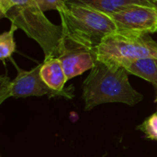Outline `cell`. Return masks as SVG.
<instances>
[{
    "mask_svg": "<svg viewBox=\"0 0 157 157\" xmlns=\"http://www.w3.org/2000/svg\"><path fill=\"white\" fill-rule=\"evenodd\" d=\"M129 73L121 66L107 64L96 60L95 66L83 83V98L85 110L104 103H124L135 106L143 100L130 84Z\"/></svg>",
    "mask_w": 157,
    "mask_h": 157,
    "instance_id": "cell-1",
    "label": "cell"
},
{
    "mask_svg": "<svg viewBox=\"0 0 157 157\" xmlns=\"http://www.w3.org/2000/svg\"><path fill=\"white\" fill-rule=\"evenodd\" d=\"M58 12L63 40L94 52L107 36L118 31L117 25L109 15L90 7L67 3Z\"/></svg>",
    "mask_w": 157,
    "mask_h": 157,
    "instance_id": "cell-2",
    "label": "cell"
},
{
    "mask_svg": "<svg viewBox=\"0 0 157 157\" xmlns=\"http://www.w3.org/2000/svg\"><path fill=\"white\" fill-rule=\"evenodd\" d=\"M4 17L23 30L42 49L45 58L58 57L63 40V27L50 21L35 0L15 6Z\"/></svg>",
    "mask_w": 157,
    "mask_h": 157,
    "instance_id": "cell-3",
    "label": "cell"
},
{
    "mask_svg": "<svg viewBox=\"0 0 157 157\" xmlns=\"http://www.w3.org/2000/svg\"><path fill=\"white\" fill-rule=\"evenodd\" d=\"M95 56L99 62L116 66L138 59H157V42L147 33L118 30L101 41Z\"/></svg>",
    "mask_w": 157,
    "mask_h": 157,
    "instance_id": "cell-4",
    "label": "cell"
},
{
    "mask_svg": "<svg viewBox=\"0 0 157 157\" xmlns=\"http://www.w3.org/2000/svg\"><path fill=\"white\" fill-rule=\"evenodd\" d=\"M11 61L17 68V75L13 81H10L6 75L0 77V103L10 97L19 98L32 96L57 95L43 82L40 76L41 63L29 71H25L19 68L12 59Z\"/></svg>",
    "mask_w": 157,
    "mask_h": 157,
    "instance_id": "cell-5",
    "label": "cell"
},
{
    "mask_svg": "<svg viewBox=\"0 0 157 157\" xmlns=\"http://www.w3.org/2000/svg\"><path fill=\"white\" fill-rule=\"evenodd\" d=\"M109 17L117 25L118 30L147 34L157 31V7L134 5Z\"/></svg>",
    "mask_w": 157,
    "mask_h": 157,
    "instance_id": "cell-6",
    "label": "cell"
},
{
    "mask_svg": "<svg viewBox=\"0 0 157 157\" xmlns=\"http://www.w3.org/2000/svg\"><path fill=\"white\" fill-rule=\"evenodd\" d=\"M58 58L63 64L67 80L91 70L96 63V56L93 51L71 44L63 40H62Z\"/></svg>",
    "mask_w": 157,
    "mask_h": 157,
    "instance_id": "cell-7",
    "label": "cell"
},
{
    "mask_svg": "<svg viewBox=\"0 0 157 157\" xmlns=\"http://www.w3.org/2000/svg\"><path fill=\"white\" fill-rule=\"evenodd\" d=\"M40 76L43 82L57 95L68 97L67 92L63 90L64 85L68 80L63 68V64L58 57L44 59L41 63Z\"/></svg>",
    "mask_w": 157,
    "mask_h": 157,
    "instance_id": "cell-8",
    "label": "cell"
},
{
    "mask_svg": "<svg viewBox=\"0 0 157 157\" xmlns=\"http://www.w3.org/2000/svg\"><path fill=\"white\" fill-rule=\"evenodd\" d=\"M66 2L90 7L109 16L134 5L157 7V0H66Z\"/></svg>",
    "mask_w": 157,
    "mask_h": 157,
    "instance_id": "cell-9",
    "label": "cell"
},
{
    "mask_svg": "<svg viewBox=\"0 0 157 157\" xmlns=\"http://www.w3.org/2000/svg\"><path fill=\"white\" fill-rule=\"evenodd\" d=\"M129 74L141 77L157 86V59L144 58L125 62L121 64Z\"/></svg>",
    "mask_w": 157,
    "mask_h": 157,
    "instance_id": "cell-10",
    "label": "cell"
},
{
    "mask_svg": "<svg viewBox=\"0 0 157 157\" xmlns=\"http://www.w3.org/2000/svg\"><path fill=\"white\" fill-rule=\"evenodd\" d=\"M17 29V27L11 24L10 29L0 35V59L3 62H5L6 59L11 58V55L16 52L14 34Z\"/></svg>",
    "mask_w": 157,
    "mask_h": 157,
    "instance_id": "cell-11",
    "label": "cell"
},
{
    "mask_svg": "<svg viewBox=\"0 0 157 157\" xmlns=\"http://www.w3.org/2000/svg\"><path fill=\"white\" fill-rule=\"evenodd\" d=\"M138 129L141 130L148 139L157 141V112L147 118Z\"/></svg>",
    "mask_w": 157,
    "mask_h": 157,
    "instance_id": "cell-12",
    "label": "cell"
},
{
    "mask_svg": "<svg viewBox=\"0 0 157 157\" xmlns=\"http://www.w3.org/2000/svg\"><path fill=\"white\" fill-rule=\"evenodd\" d=\"M40 8L45 12L48 10H61L67 4L66 0H35Z\"/></svg>",
    "mask_w": 157,
    "mask_h": 157,
    "instance_id": "cell-13",
    "label": "cell"
},
{
    "mask_svg": "<svg viewBox=\"0 0 157 157\" xmlns=\"http://www.w3.org/2000/svg\"><path fill=\"white\" fill-rule=\"evenodd\" d=\"M29 0H0V12L1 17H4L5 15L12 8L17 6L24 5Z\"/></svg>",
    "mask_w": 157,
    "mask_h": 157,
    "instance_id": "cell-14",
    "label": "cell"
},
{
    "mask_svg": "<svg viewBox=\"0 0 157 157\" xmlns=\"http://www.w3.org/2000/svg\"><path fill=\"white\" fill-rule=\"evenodd\" d=\"M154 87H155V91H156V98H155V103L157 104V86H155Z\"/></svg>",
    "mask_w": 157,
    "mask_h": 157,
    "instance_id": "cell-15",
    "label": "cell"
}]
</instances>
